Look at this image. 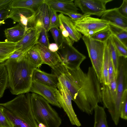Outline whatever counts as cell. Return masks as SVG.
<instances>
[{
    "label": "cell",
    "mask_w": 127,
    "mask_h": 127,
    "mask_svg": "<svg viewBox=\"0 0 127 127\" xmlns=\"http://www.w3.org/2000/svg\"><path fill=\"white\" fill-rule=\"evenodd\" d=\"M112 33L109 28L100 31L92 35L91 39L103 42H105L111 36Z\"/></svg>",
    "instance_id": "obj_31"
},
{
    "label": "cell",
    "mask_w": 127,
    "mask_h": 127,
    "mask_svg": "<svg viewBox=\"0 0 127 127\" xmlns=\"http://www.w3.org/2000/svg\"><path fill=\"white\" fill-rule=\"evenodd\" d=\"M16 43L8 41H0V63H2L8 59V57L16 50Z\"/></svg>",
    "instance_id": "obj_22"
},
{
    "label": "cell",
    "mask_w": 127,
    "mask_h": 127,
    "mask_svg": "<svg viewBox=\"0 0 127 127\" xmlns=\"http://www.w3.org/2000/svg\"><path fill=\"white\" fill-rule=\"evenodd\" d=\"M57 88H54L43 84L32 81L29 91L41 96L49 103L61 108L56 96Z\"/></svg>",
    "instance_id": "obj_13"
},
{
    "label": "cell",
    "mask_w": 127,
    "mask_h": 127,
    "mask_svg": "<svg viewBox=\"0 0 127 127\" xmlns=\"http://www.w3.org/2000/svg\"><path fill=\"white\" fill-rule=\"evenodd\" d=\"M109 62L108 76V84H109L110 81L115 76H117L115 73L113 64L110 53Z\"/></svg>",
    "instance_id": "obj_38"
},
{
    "label": "cell",
    "mask_w": 127,
    "mask_h": 127,
    "mask_svg": "<svg viewBox=\"0 0 127 127\" xmlns=\"http://www.w3.org/2000/svg\"><path fill=\"white\" fill-rule=\"evenodd\" d=\"M100 19L108 21L109 24L127 31V18L120 13L118 8L106 10Z\"/></svg>",
    "instance_id": "obj_16"
},
{
    "label": "cell",
    "mask_w": 127,
    "mask_h": 127,
    "mask_svg": "<svg viewBox=\"0 0 127 127\" xmlns=\"http://www.w3.org/2000/svg\"><path fill=\"white\" fill-rule=\"evenodd\" d=\"M113 0H75L76 6L79 8L85 15L101 17L106 10V4Z\"/></svg>",
    "instance_id": "obj_10"
},
{
    "label": "cell",
    "mask_w": 127,
    "mask_h": 127,
    "mask_svg": "<svg viewBox=\"0 0 127 127\" xmlns=\"http://www.w3.org/2000/svg\"><path fill=\"white\" fill-rule=\"evenodd\" d=\"M32 81L38 82L50 87L57 88L59 81L54 74L47 73L37 68L34 71L32 75Z\"/></svg>",
    "instance_id": "obj_18"
},
{
    "label": "cell",
    "mask_w": 127,
    "mask_h": 127,
    "mask_svg": "<svg viewBox=\"0 0 127 127\" xmlns=\"http://www.w3.org/2000/svg\"><path fill=\"white\" fill-rule=\"evenodd\" d=\"M109 28L113 34L127 47V31L109 24Z\"/></svg>",
    "instance_id": "obj_29"
},
{
    "label": "cell",
    "mask_w": 127,
    "mask_h": 127,
    "mask_svg": "<svg viewBox=\"0 0 127 127\" xmlns=\"http://www.w3.org/2000/svg\"><path fill=\"white\" fill-rule=\"evenodd\" d=\"M0 127H14L12 123L4 114L0 107Z\"/></svg>",
    "instance_id": "obj_36"
},
{
    "label": "cell",
    "mask_w": 127,
    "mask_h": 127,
    "mask_svg": "<svg viewBox=\"0 0 127 127\" xmlns=\"http://www.w3.org/2000/svg\"><path fill=\"white\" fill-rule=\"evenodd\" d=\"M25 55L30 62L36 68H38L43 64L40 55L34 46L29 50Z\"/></svg>",
    "instance_id": "obj_26"
},
{
    "label": "cell",
    "mask_w": 127,
    "mask_h": 127,
    "mask_svg": "<svg viewBox=\"0 0 127 127\" xmlns=\"http://www.w3.org/2000/svg\"><path fill=\"white\" fill-rule=\"evenodd\" d=\"M117 105L120 111V106L124 92L127 89V58L120 57L117 80Z\"/></svg>",
    "instance_id": "obj_12"
},
{
    "label": "cell",
    "mask_w": 127,
    "mask_h": 127,
    "mask_svg": "<svg viewBox=\"0 0 127 127\" xmlns=\"http://www.w3.org/2000/svg\"><path fill=\"white\" fill-rule=\"evenodd\" d=\"M119 12L124 17L127 18V0H124L119 7H118Z\"/></svg>",
    "instance_id": "obj_40"
},
{
    "label": "cell",
    "mask_w": 127,
    "mask_h": 127,
    "mask_svg": "<svg viewBox=\"0 0 127 127\" xmlns=\"http://www.w3.org/2000/svg\"><path fill=\"white\" fill-rule=\"evenodd\" d=\"M109 52L106 43L103 62L102 74L100 80V83L105 85L108 84V68Z\"/></svg>",
    "instance_id": "obj_25"
},
{
    "label": "cell",
    "mask_w": 127,
    "mask_h": 127,
    "mask_svg": "<svg viewBox=\"0 0 127 127\" xmlns=\"http://www.w3.org/2000/svg\"><path fill=\"white\" fill-rule=\"evenodd\" d=\"M55 43L58 45L59 49H61L63 47L64 41V38L61 30L58 28H53L49 30Z\"/></svg>",
    "instance_id": "obj_32"
},
{
    "label": "cell",
    "mask_w": 127,
    "mask_h": 127,
    "mask_svg": "<svg viewBox=\"0 0 127 127\" xmlns=\"http://www.w3.org/2000/svg\"><path fill=\"white\" fill-rule=\"evenodd\" d=\"M88 51L92 67L99 80L102 74L105 42L95 40L83 35L82 37Z\"/></svg>",
    "instance_id": "obj_6"
},
{
    "label": "cell",
    "mask_w": 127,
    "mask_h": 127,
    "mask_svg": "<svg viewBox=\"0 0 127 127\" xmlns=\"http://www.w3.org/2000/svg\"><path fill=\"white\" fill-rule=\"evenodd\" d=\"M25 54L18 61L8 59L4 63L8 73V85L13 95L29 92L33 73L37 68L29 61Z\"/></svg>",
    "instance_id": "obj_2"
},
{
    "label": "cell",
    "mask_w": 127,
    "mask_h": 127,
    "mask_svg": "<svg viewBox=\"0 0 127 127\" xmlns=\"http://www.w3.org/2000/svg\"><path fill=\"white\" fill-rule=\"evenodd\" d=\"M72 21L77 31L83 35L89 37L96 33L109 27L108 21L90 16L77 21Z\"/></svg>",
    "instance_id": "obj_7"
},
{
    "label": "cell",
    "mask_w": 127,
    "mask_h": 127,
    "mask_svg": "<svg viewBox=\"0 0 127 127\" xmlns=\"http://www.w3.org/2000/svg\"><path fill=\"white\" fill-rule=\"evenodd\" d=\"M59 23L62 24L68 32L69 37L74 42H77L82 37L81 34L74 27L73 23L70 18L61 13L58 15Z\"/></svg>",
    "instance_id": "obj_19"
},
{
    "label": "cell",
    "mask_w": 127,
    "mask_h": 127,
    "mask_svg": "<svg viewBox=\"0 0 127 127\" xmlns=\"http://www.w3.org/2000/svg\"><path fill=\"white\" fill-rule=\"evenodd\" d=\"M95 122L94 127H109L106 115L103 107L97 105L95 108Z\"/></svg>",
    "instance_id": "obj_24"
},
{
    "label": "cell",
    "mask_w": 127,
    "mask_h": 127,
    "mask_svg": "<svg viewBox=\"0 0 127 127\" xmlns=\"http://www.w3.org/2000/svg\"><path fill=\"white\" fill-rule=\"evenodd\" d=\"M66 15L68 16L72 20L75 21L90 15H85L84 14L78 13H71L66 14Z\"/></svg>",
    "instance_id": "obj_41"
},
{
    "label": "cell",
    "mask_w": 127,
    "mask_h": 127,
    "mask_svg": "<svg viewBox=\"0 0 127 127\" xmlns=\"http://www.w3.org/2000/svg\"><path fill=\"white\" fill-rule=\"evenodd\" d=\"M32 112L38 127H60L62 120L49 103L39 95H30Z\"/></svg>",
    "instance_id": "obj_4"
},
{
    "label": "cell",
    "mask_w": 127,
    "mask_h": 127,
    "mask_svg": "<svg viewBox=\"0 0 127 127\" xmlns=\"http://www.w3.org/2000/svg\"><path fill=\"white\" fill-rule=\"evenodd\" d=\"M41 30L37 28H28L24 37L16 43V50L26 53L37 43Z\"/></svg>",
    "instance_id": "obj_14"
},
{
    "label": "cell",
    "mask_w": 127,
    "mask_h": 127,
    "mask_svg": "<svg viewBox=\"0 0 127 127\" xmlns=\"http://www.w3.org/2000/svg\"><path fill=\"white\" fill-rule=\"evenodd\" d=\"M127 120V89L124 91L120 106V118Z\"/></svg>",
    "instance_id": "obj_33"
},
{
    "label": "cell",
    "mask_w": 127,
    "mask_h": 127,
    "mask_svg": "<svg viewBox=\"0 0 127 127\" xmlns=\"http://www.w3.org/2000/svg\"><path fill=\"white\" fill-rule=\"evenodd\" d=\"M73 0H45L48 7L54 11L63 14L78 13V8L75 5Z\"/></svg>",
    "instance_id": "obj_15"
},
{
    "label": "cell",
    "mask_w": 127,
    "mask_h": 127,
    "mask_svg": "<svg viewBox=\"0 0 127 127\" xmlns=\"http://www.w3.org/2000/svg\"><path fill=\"white\" fill-rule=\"evenodd\" d=\"M45 0H12L10 8H22L31 9L35 12L45 2Z\"/></svg>",
    "instance_id": "obj_21"
},
{
    "label": "cell",
    "mask_w": 127,
    "mask_h": 127,
    "mask_svg": "<svg viewBox=\"0 0 127 127\" xmlns=\"http://www.w3.org/2000/svg\"><path fill=\"white\" fill-rule=\"evenodd\" d=\"M34 12L28 9L22 8H10L7 18H11L13 20V23L20 22L21 17L24 15L27 17L31 16Z\"/></svg>",
    "instance_id": "obj_23"
},
{
    "label": "cell",
    "mask_w": 127,
    "mask_h": 127,
    "mask_svg": "<svg viewBox=\"0 0 127 127\" xmlns=\"http://www.w3.org/2000/svg\"><path fill=\"white\" fill-rule=\"evenodd\" d=\"M111 38L119 56L120 57H123L127 58V47L114 35L112 34Z\"/></svg>",
    "instance_id": "obj_30"
},
{
    "label": "cell",
    "mask_w": 127,
    "mask_h": 127,
    "mask_svg": "<svg viewBox=\"0 0 127 127\" xmlns=\"http://www.w3.org/2000/svg\"><path fill=\"white\" fill-rule=\"evenodd\" d=\"M117 76H115L108 85L102 84V102L104 108L108 109L115 124H118L120 118V111L117 105Z\"/></svg>",
    "instance_id": "obj_5"
},
{
    "label": "cell",
    "mask_w": 127,
    "mask_h": 127,
    "mask_svg": "<svg viewBox=\"0 0 127 127\" xmlns=\"http://www.w3.org/2000/svg\"><path fill=\"white\" fill-rule=\"evenodd\" d=\"M113 64L115 73L117 76L120 57L112 41L111 36L106 41Z\"/></svg>",
    "instance_id": "obj_27"
},
{
    "label": "cell",
    "mask_w": 127,
    "mask_h": 127,
    "mask_svg": "<svg viewBox=\"0 0 127 127\" xmlns=\"http://www.w3.org/2000/svg\"><path fill=\"white\" fill-rule=\"evenodd\" d=\"M4 0H0V3L2 2Z\"/></svg>",
    "instance_id": "obj_44"
},
{
    "label": "cell",
    "mask_w": 127,
    "mask_h": 127,
    "mask_svg": "<svg viewBox=\"0 0 127 127\" xmlns=\"http://www.w3.org/2000/svg\"><path fill=\"white\" fill-rule=\"evenodd\" d=\"M30 95L29 92L20 94L10 101L0 103L4 114L14 127H38L32 112Z\"/></svg>",
    "instance_id": "obj_3"
},
{
    "label": "cell",
    "mask_w": 127,
    "mask_h": 127,
    "mask_svg": "<svg viewBox=\"0 0 127 127\" xmlns=\"http://www.w3.org/2000/svg\"><path fill=\"white\" fill-rule=\"evenodd\" d=\"M48 48L49 49L53 52H57L59 50L58 45L55 43H50Z\"/></svg>",
    "instance_id": "obj_42"
},
{
    "label": "cell",
    "mask_w": 127,
    "mask_h": 127,
    "mask_svg": "<svg viewBox=\"0 0 127 127\" xmlns=\"http://www.w3.org/2000/svg\"><path fill=\"white\" fill-rule=\"evenodd\" d=\"M8 84V75L4 63H0V98L3 96Z\"/></svg>",
    "instance_id": "obj_28"
},
{
    "label": "cell",
    "mask_w": 127,
    "mask_h": 127,
    "mask_svg": "<svg viewBox=\"0 0 127 127\" xmlns=\"http://www.w3.org/2000/svg\"><path fill=\"white\" fill-rule=\"evenodd\" d=\"M11 3L0 10V26L2 24H5V21L7 19L10 11Z\"/></svg>",
    "instance_id": "obj_37"
},
{
    "label": "cell",
    "mask_w": 127,
    "mask_h": 127,
    "mask_svg": "<svg viewBox=\"0 0 127 127\" xmlns=\"http://www.w3.org/2000/svg\"><path fill=\"white\" fill-rule=\"evenodd\" d=\"M34 47L40 55L43 64H47L52 68L62 63L57 52H53L49 49L48 47L38 43Z\"/></svg>",
    "instance_id": "obj_17"
},
{
    "label": "cell",
    "mask_w": 127,
    "mask_h": 127,
    "mask_svg": "<svg viewBox=\"0 0 127 127\" xmlns=\"http://www.w3.org/2000/svg\"><path fill=\"white\" fill-rule=\"evenodd\" d=\"M58 81L56 91L57 101L66 114L71 124L79 127L81 125L73 108L71 96L66 88Z\"/></svg>",
    "instance_id": "obj_8"
},
{
    "label": "cell",
    "mask_w": 127,
    "mask_h": 127,
    "mask_svg": "<svg viewBox=\"0 0 127 127\" xmlns=\"http://www.w3.org/2000/svg\"><path fill=\"white\" fill-rule=\"evenodd\" d=\"M52 71L68 91L80 110L92 115L98 103L102 102L101 83L93 67H89L85 73L80 67L72 69L61 63L52 68Z\"/></svg>",
    "instance_id": "obj_1"
},
{
    "label": "cell",
    "mask_w": 127,
    "mask_h": 127,
    "mask_svg": "<svg viewBox=\"0 0 127 127\" xmlns=\"http://www.w3.org/2000/svg\"><path fill=\"white\" fill-rule=\"evenodd\" d=\"M50 20V28L59 27L60 23L59 18L57 12L48 7Z\"/></svg>",
    "instance_id": "obj_34"
},
{
    "label": "cell",
    "mask_w": 127,
    "mask_h": 127,
    "mask_svg": "<svg viewBox=\"0 0 127 127\" xmlns=\"http://www.w3.org/2000/svg\"><path fill=\"white\" fill-rule=\"evenodd\" d=\"M28 18V28H37L41 30L43 28L47 32L49 31L50 23L48 8L45 2Z\"/></svg>",
    "instance_id": "obj_11"
},
{
    "label": "cell",
    "mask_w": 127,
    "mask_h": 127,
    "mask_svg": "<svg viewBox=\"0 0 127 127\" xmlns=\"http://www.w3.org/2000/svg\"><path fill=\"white\" fill-rule=\"evenodd\" d=\"M65 43V47H63L60 49L59 54L58 53L62 63L70 69L78 68L82 62L86 59V57L78 51L73 45Z\"/></svg>",
    "instance_id": "obj_9"
},
{
    "label": "cell",
    "mask_w": 127,
    "mask_h": 127,
    "mask_svg": "<svg viewBox=\"0 0 127 127\" xmlns=\"http://www.w3.org/2000/svg\"><path fill=\"white\" fill-rule=\"evenodd\" d=\"M12 0H4L0 3V10L11 3Z\"/></svg>",
    "instance_id": "obj_43"
},
{
    "label": "cell",
    "mask_w": 127,
    "mask_h": 127,
    "mask_svg": "<svg viewBox=\"0 0 127 127\" xmlns=\"http://www.w3.org/2000/svg\"><path fill=\"white\" fill-rule=\"evenodd\" d=\"M26 31L20 23L11 28L6 29L4 31L5 37L8 41L17 43L24 37Z\"/></svg>",
    "instance_id": "obj_20"
},
{
    "label": "cell",
    "mask_w": 127,
    "mask_h": 127,
    "mask_svg": "<svg viewBox=\"0 0 127 127\" xmlns=\"http://www.w3.org/2000/svg\"><path fill=\"white\" fill-rule=\"evenodd\" d=\"M26 53L21 50H16L8 57V59H13L18 61L21 59Z\"/></svg>",
    "instance_id": "obj_39"
},
{
    "label": "cell",
    "mask_w": 127,
    "mask_h": 127,
    "mask_svg": "<svg viewBox=\"0 0 127 127\" xmlns=\"http://www.w3.org/2000/svg\"><path fill=\"white\" fill-rule=\"evenodd\" d=\"M48 32L44 28L41 29L37 43L48 47L50 43Z\"/></svg>",
    "instance_id": "obj_35"
}]
</instances>
